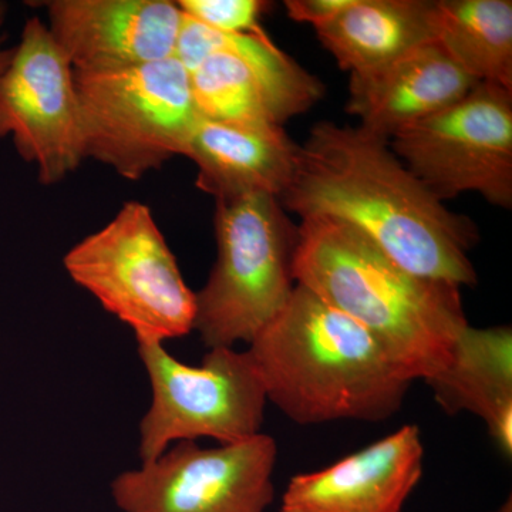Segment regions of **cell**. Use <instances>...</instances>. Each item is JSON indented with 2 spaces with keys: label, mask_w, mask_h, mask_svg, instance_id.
<instances>
[{
  "label": "cell",
  "mask_w": 512,
  "mask_h": 512,
  "mask_svg": "<svg viewBox=\"0 0 512 512\" xmlns=\"http://www.w3.org/2000/svg\"><path fill=\"white\" fill-rule=\"evenodd\" d=\"M393 153L443 202L478 192L512 205V92L478 83L463 99L389 141Z\"/></svg>",
  "instance_id": "9"
},
{
  "label": "cell",
  "mask_w": 512,
  "mask_h": 512,
  "mask_svg": "<svg viewBox=\"0 0 512 512\" xmlns=\"http://www.w3.org/2000/svg\"><path fill=\"white\" fill-rule=\"evenodd\" d=\"M434 39L478 83L512 92L511 0H434Z\"/></svg>",
  "instance_id": "18"
},
{
  "label": "cell",
  "mask_w": 512,
  "mask_h": 512,
  "mask_svg": "<svg viewBox=\"0 0 512 512\" xmlns=\"http://www.w3.org/2000/svg\"><path fill=\"white\" fill-rule=\"evenodd\" d=\"M282 207L301 220L328 217L362 232L406 271L473 286V221L444 207L393 153L362 127L316 124L299 146Z\"/></svg>",
  "instance_id": "1"
},
{
  "label": "cell",
  "mask_w": 512,
  "mask_h": 512,
  "mask_svg": "<svg viewBox=\"0 0 512 512\" xmlns=\"http://www.w3.org/2000/svg\"><path fill=\"white\" fill-rule=\"evenodd\" d=\"M84 157L136 181L183 156L200 119L190 73L175 57L100 72L74 70Z\"/></svg>",
  "instance_id": "6"
},
{
  "label": "cell",
  "mask_w": 512,
  "mask_h": 512,
  "mask_svg": "<svg viewBox=\"0 0 512 512\" xmlns=\"http://www.w3.org/2000/svg\"><path fill=\"white\" fill-rule=\"evenodd\" d=\"M299 144L278 124L198 119L183 156L197 167V187L215 200L264 194L281 200L291 183Z\"/></svg>",
  "instance_id": "15"
},
{
  "label": "cell",
  "mask_w": 512,
  "mask_h": 512,
  "mask_svg": "<svg viewBox=\"0 0 512 512\" xmlns=\"http://www.w3.org/2000/svg\"><path fill=\"white\" fill-rule=\"evenodd\" d=\"M248 346L268 402L302 426L389 420L412 386L360 323L302 285Z\"/></svg>",
  "instance_id": "3"
},
{
  "label": "cell",
  "mask_w": 512,
  "mask_h": 512,
  "mask_svg": "<svg viewBox=\"0 0 512 512\" xmlns=\"http://www.w3.org/2000/svg\"><path fill=\"white\" fill-rule=\"evenodd\" d=\"M424 383L448 416L471 413L483 421L498 451L511 458V326L468 325L447 366Z\"/></svg>",
  "instance_id": "16"
},
{
  "label": "cell",
  "mask_w": 512,
  "mask_h": 512,
  "mask_svg": "<svg viewBox=\"0 0 512 512\" xmlns=\"http://www.w3.org/2000/svg\"><path fill=\"white\" fill-rule=\"evenodd\" d=\"M175 59L202 119L278 124L311 109L323 84L266 35H227L183 15Z\"/></svg>",
  "instance_id": "8"
},
{
  "label": "cell",
  "mask_w": 512,
  "mask_h": 512,
  "mask_svg": "<svg viewBox=\"0 0 512 512\" xmlns=\"http://www.w3.org/2000/svg\"><path fill=\"white\" fill-rule=\"evenodd\" d=\"M46 9L47 28L77 72L171 59L183 22L170 0H52Z\"/></svg>",
  "instance_id": "12"
},
{
  "label": "cell",
  "mask_w": 512,
  "mask_h": 512,
  "mask_svg": "<svg viewBox=\"0 0 512 512\" xmlns=\"http://www.w3.org/2000/svg\"><path fill=\"white\" fill-rule=\"evenodd\" d=\"M477 84L437 43H429L379 69L350 74L346 110L359 117L363 130L390 141L453 106Z\"/></svg>",
  "instance_id": "14"
},
{
  "label": "cell",
  "mask_w": 512,
  "mask_h": 512,
  "mask_svg": "<svg viewBox=\"0 0 512 512\" xmlns=\"http://www.w3.org/2000/svg\"><path fill=\"white\" fill-rule=\"evenodd\" d=\"M63 265L137 340L165 343L194 330L195 292L141 202H126L106 227L74 245Z\"/></svg>",
  "instance_id": "5"
},
{
  "label": "cell",
  "mask_w": 512,
  "mask_h": 512,
  "mask_svg": "<svg viewBox=\"0 0 512 512\" xmlns=\"http://www.w3.org/2000/svg\"><path fill=\"white\" fill-rule=\"evenodd\" d=\"M137 352L151 386L140 423L143 463L180 441L232 444L262 433L268 399L248 350L208 349L200 366L184 365L154 340H137Z\"/></svg>",
  "instance_id": "7"
},
{
  "label": "cell",
  "mask_w": 512,
  "mask_h": 512,
  "mask_svg": "<svg viewBox=\"0 0 512 512\" xmlns=\"http://www.w3.org/2000/svg\"><path fill=\"white\" fill-rule=\"evenodd\" d=\"M430 0H352L316 29L322 45L350 74L366 73L400 59L434 39Z\"/></svg>",
  "instance_id": "17"
},
{
  "label": "cell",
  "mask_w": 512,
  "mask_h": 512,
  "mask_svg": "<svg viewBox=\"0 0 512 512\" xmlns=\"http://www.w3.org/2000/svg\"><path fill=\"white\" fill-rule=\"evenodd\" d=\"M298 229L296 285L360 323L410 382L447 366L470 325L461 288L406 271L345 222L312 217Z\"/></svg>",
  "instance_id": "2"
},
{
  "label": "cell",
  "mask_w": 512,
  "mask_h": 512,
  "mask_svg": "<svg viewBox=\"0 0 512 512\" xmlns=\"http://www.w3.org/2000/svg\"><path fill=\"white\" fill-rule=\"evenodd\" d=\"M423 467L420 429L404 424L328 467L293 476L281 512H403Z\"/></svg>",
  "instance_id": "13"
},
{
  "label": "cell",
  "mask_w": 512,
  "mask_h": 512,
  "mask_svg": "<svg viewBox=\"0 0 512 512\" xmlns=\"http://www.w3.org/2000/svg\"><path fill=\"white\" fill-rule=\"evenodd\" d=\"M490 512H512V498L511 495H508L507 500L504 501L503 504L498 505L495 510Z\"/></svg>",
  "instance_id": "22"
},
{
  "label": "cell",
  "mask_w": 512,
  "mask_h": 512,
  "mask_svg": "<svg viewBox=\"0 0 512 512\" xmlns=\"http://www.w3.org/2000/svg\"><path fill=\"white\" fill-rule=\"evenodd\" d=\"M36 165L40 183H60L84 160L74 69L43 20L30 18L0 72V138Z\"/></svg>",
  "instance_id": "11"
},
{
  "label": "cell",
  "mask_w": 512,
  "mask_h": 512,
  "mask_svg": "<svg viewBox=\"0 0 512 512\" xmlns=\"http://www.w3.org/2000/svg\"><path fill=\"white\" fill-rule=\"evenodd\" d=\"M352 0H288L285 8L289 18L296 22L311 23L313 28L325 25L348 8Z\"/></svg>",
  "instance_id": "20"
},
{
  "label": "cell",
  "mask_w": 512,
  "mask_h": 512,
  "mask_svg": "<svg viewBox=\"0 0 512 512\" xmlns=\"http://www.w3.org/2000/svg\"><path fill=\"white\" fill-rule=\"evenodd\" d=\"M6 13H8V5L5 2H0V33L5 25ZM2 43V36H0V72L8 66L10 56H12V49H5Z\"/></svg>",
  "instance_id": "21"
},
{
  "label": "cell",
  "mask_w": 512,
  "mask_h": 512,
  "mask_svg": "<svg viewBox=\"0 0 512 512\" xmlns=\"http://www.w3.org/2000/svg\"><path fill=\"white\" fill-rule=\"evenodd\" d=\"M217 261L195 292L194 330L207 349L251 340L285 308L296 286L299 229L278 198L217 200Z\"/></svg>",
  "instance_id": "4"
},
{
  "label": "cell",
  "mask_w": 512,
  "mask_h": 512,
  "mask_svg": "<svg viewBox=\"0 0 512 512\" xmlns=\"http://www.w3.org/2000/svg\"><path fill=\"white\" fill-rule=\"evenodd\" d=\"M183 15L205 28L227 35H266L261 16L269 3L261 0H180Z\"/></svg>",
  "instance_id": "19"
},
{
  "label": "cell",
  "mask_w": 512,
  "mask_h": 512,
  "mask_svg": "<svg viewBox=\"0 0 512 512\" xmlns=\"http://www.w3.org/2000/svg\"><path fill=\"white\" fill-rule=\"evenodd\" d=\"M276 460L278 444L265 433L218 447L180 441L114 478L111 497L121 512H265Z\"/></svg>",
  "instance_id": "10"
}]
</instances>
